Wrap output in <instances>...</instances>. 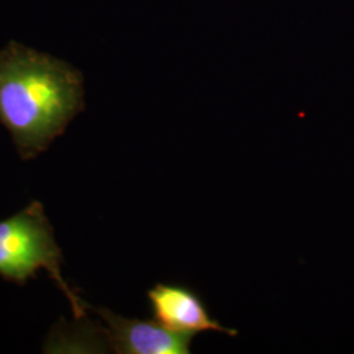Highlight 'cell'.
Segmentation results:
<instances>
[{"label": "cell", "mask_w": 354, "mask_h": 354, "mask_svg": "<svg viewBox=\"0 0 354 354\" xmlns=\"http://www.w3.org/2000/svg\"><path fill=\"white\" fill-rule=\"evenodd\" d=\"M84 111V77L73 64L11 41L0 49V124L23 160L49 149Z\"/></svg>", "instance_id": "cell-1"}, {"label": "cell", "mask_w": 354, "mask_h": 354, "mask_svg": "<svg viewBox=\"0 0 354 354\" xmlns=\"http://www.w3.org/2000/svg\"><path fill=\"white\" fill-rule=\"evenodd\" d=\"M64 254L55 241L54 230L44 205L33 201L17 214L0 221V276L24 286L45 269L73 306L75 317H83L88 308L62 276Z\"/></svg>", "instance_id": "cell-2"}, {"label": "cell", "mask_w": 354, "mask_h": 354, "mask_svg": "<svg viewBox=\"0 0 354 354\" xmlns=\"http://www.w3.org/2000/svg\"><path fill=\"white\" fill-rule=\"evenodd\" d=\"M106 323V342L120 354H188L194 333L168 328L159 322L127 319L106 308L95 310Z\"/></svg>", "instance_id": "cell-3"}, {"label": "cell", "mask_w": 354, "mask_h": 354, "mask_svg": "<svg viewBox=\"0 0 354 354\" xmlns=\"http://www.w3.org/2000/svg\"><path fill=\"white\" fill-rule=\"evenodd\" d=\"M152 314L156 322L168 328L198 333L223 332L236 336L238 330L222 326L209 314L203 298L189 286L181 283H156L147 291Z\"/></svg>", "instance_id": "cell-4"}]
</instances>
